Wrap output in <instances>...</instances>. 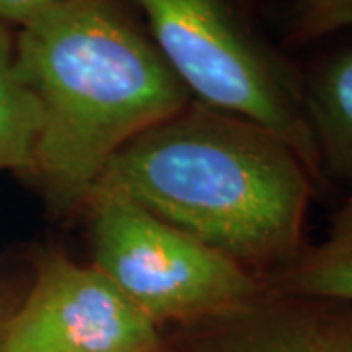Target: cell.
Returning a JSON list of instances; mask_svg holds the SVG:
<instances>
[{
	"instance_id": "1",
	"label": "cell",
	"mask_w": 352,
	"mask_h": 352,
	"mask_svg": "<svg viewBox=\"0 0 352 352\" xmlns=\"http://www.w3.org/2000/svg\"><path fill=\"white\" fill-rule=\"evenodd\" d=\"M314 190L284 139L192 100L116 153L92 194L131 201L263 276L303 249Z\"/></svg>"
},
{
	"instance_id": "2",
	"label": "cell",
	"mask_w": 352,
	"mask_h": 352,
	"mask_svg": "<svg viewBox=\"0 0 352 352\" xmlns=\"http://www.w3.org/2000/svg\"><path fill=\"white\" fill-rule=\"evenodd\" d=\"M14 57L41 110L32 175L63 212L87 204L116 153L192 102L112 0H71L20 25Z\"/></svg>"
},
{
	"instance_id": "3",
	"label": "cell",
	"mask_w": 352,
	"mask_h": 352,
	"mask_svg": "<svg viewBox=\"0 0 352 352\" xmlns=\"http://www.w3.org/2000/svg\"><path fill=\"white\" fill-rule=\"evenodd\" d=\"M151 41L192 100L284 139L323 180L303 108V88L226 0H138Z\"/></svg>"
},
{
	"instance_id": "4",
	"label": "cell",
	"mask_w": 352,
	"mask_h": 352,
	"mask_svg": "<svg viewBox=\"0 0 352 352\" xmlns=\"http://www.w3.org/2000/svg\"><path fill=\"white\" fill-rule=\"evenodd\" d=\"M92 266L155 325L227 317L270 294L266 280L131 201L92 194Z\"/></svg>"
},
{
	"instance_id": "5",
	"label": "cell",
	"mask_w": 352,
	"mask_h": 352,
	"mask_svg": "<svg viewBox=\"0 0 352 352\" xmlns=\"http://www.w3.org/2000/svg\"><path fill=\"white\" fill-rule=\"evenodd\" d=\"M159 325L92 264L53 252L20 309L0 323V352H157Z\"/></svg>"
},
{
	"instance_id": "6",
	"label": "cell",
	"mask_w": 352,
	"mask_h": 352,
	"mask_svg": "<svg viewBox=\"0 0 352 352\" xmlns=\"http://www.w3.org/2000/svg\"><path fill=\"white\" fill-rule=\"evenodd\" d=\"M221 319L223 323L208 333L194 352H327L319 314L272 292Z\"/></svg>"
},
{
	"instance_id": "7",
	"label": "cell",
	"mask_w": 352,
	"mask_h": 352,
	"mask_svg": "<svg viewBox=\"0 0 352 352\" xmlns=\"http://www.w3.org/2000/svg\"><path fill=\"white\" fill-rule=\"evenodd\" d=\"M266 286L282 298L352 307V192L333 215L325 239L303 247L266 276Z\"/></svg>"
},
{
	"instance_id": "8",
	"label": "cell",
	"mask_w": 352,
	"mask_h": 352,
	"mask_svg": "<svg viewBox=\"0 0 352 352\" xmlns=\"http://www.w3.org/2000/svg\"><path fill=\"white\" fill-rule=\"evenodd\" d=\"M321 173L352 186V47L333 55L303 87Z\"/></svg>"
},
{
	"instance_id": "9",
	"label": "cell",
	"mask_w": 352,
	"mask_h": 352,
	"mask_svg": "<svg viewBox=\"0 0 352 352\" xmlns=\"http://www.w3.org/2000/svg\"><path fill=\"white\" fill-rule=\"evenodd\" d=\"M39 126V102L20 75L12 41L0 24V170H34Z\"/></svg>"
},
{
	"instance_id": "10",
	"label": "cell",
	"mask_w": 352,
	"mask_h": 352,
	"mask_svg": "<svg viewBox=\"0 0 352 352\" xmlns=\"http://www.w3.org/2000/svg\"><path fill=\"white\" fill-rule=\"evenodd\" d=\"M352 28V0H294L288 16L289 43L303 45Z\"/></svg>"
},
{
	"instance_id": "11",
	"label": "cell",
	"mask_w": 352,
	"mask_h": 352,
	"mask_svg": "<svg viewBox=\"0 0 352 352\" xmlns=\"http://www.w3.org/2000/svg\"><path fill=\"white\" fill-rule=\"evenodd\" d=\"M319 327L327 352H352V307L319 314Z\"/></svg>"
},
{
	"instance_id": "12",
	"label": "cell",
	"mask_w": 352,
	"mask_h": 352,
	"mask_svg": "<svg viewBox=\"0 0 352 352\" xmlns=\"http://www.w3.org/2000/svg\"><path fill=\"white\" fill-rule=\"evenodd\" d=\"M71 0H0V24L24 25L51 8H57Z\"/></svg>"
},
{
	"instance_id": "13",
	"label": "cell",
	"mask_w": 352,
	"mask_h": 352,
	"mask_svg": "<svg viewBox=\"0 0 352 352\" xmlns=\"http://www.w3.org/2000/svg\"><path fill=\"white\" fill-rule=\"evenodd\" d=\"M157 352H176V351H173V349H168V346H164L163 344V346H161V349H159Z\"/></svg>"
}]
</instances>
